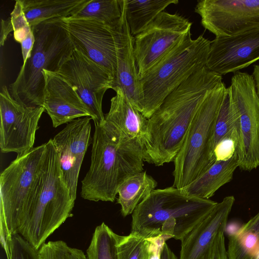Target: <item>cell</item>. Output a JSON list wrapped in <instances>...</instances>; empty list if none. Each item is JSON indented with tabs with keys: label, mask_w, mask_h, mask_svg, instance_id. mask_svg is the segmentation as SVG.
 Here are the masks:
<instances>
[{
	"label": "cell",
	"mask_w": 259,
	"mask_h": 259,
	"mask_svg": "<svg viewBox=\"0 0 259 259\" xmlns=\"http://www.w3.org/2000/svg\"><path fill=\"white\" fill-rule=\"evenodd\" d=\"M227 88L223 81L210 90L196 112L174 160L172 187L183 188L216 161L214 151L217 117Z\"/></svg>",
	"instance_id": "52a82bcc"
},
{
	"label": "cell",
	"mask_w": 259,
	"mask_h": 259,
	"mask_svg": "<svg viewBox=\"0 0 259 259\" xmlns=\"http://www.w3.org/2000/svg\"><path fill=\"white\" fill-rule=\"evenodd\" d=\"M195 11L215 37L230 36L259 27V0H201Z\"/></svg>",
	"instance_id": "5bb4252c"
},
{
	"label": "cell",
	"mask_w": 259,
	"mask_h": 259,
	"mask_svg": "<svg viewBox=\"0 0 259 259\" xmlns=\"http://www.w3.org/2000/svg\"><path fill=\"white\" fill-rule=\"evenodd\" d=\"M157 186V182L145 171L135 174L120 185L117 202L123 217L132 214L137 206Z\"/></svg>",
	"instance_id": "603a6c76"
},
{
	"label": "cell",
	"mask_w": 259,
	"mask_h": 259,
	"mask_svg": "<svg viewBox=\"0 0 259 259\" xmlns=\"http://www.w3.org/2000/svg\"><path fill=\"white\" fill-rule=\"evenodd\" d=\"M31 27L41 23L69 18L90 0H20Z\"/></svg>",
	"instance_id": "ffe728a7"
},
{
	"label": "cell",
	"mask_w": 259,
	"mask_h": 259,
	"mask_svg": "<svg viewBox=\"0 0 259 259\" xmlns=\"http://www.w3.org/2000/svg\"><path fill=\"white\" fill-rule=\"evenodd\" d=\"M120 237L104 223L97 226L87 250L88 259H119Z\"/></svg>",
	"instance_id": "4316f807"
},
{
	"label": "cell",
	"mask_w": 259,
	"mask_h": 259,
	"mask_svg": "<svg viewBox=\"0 0 259 259\" xmlns=\"http://www.w3.org/2000/svg\"><path fill=\"white\" fill-rule=\"evenodd\" d=\"M234 202L233 196L225 197L182 239L180 259H210L214 238L225 230Z\"/></svg>",
	"instance_id": "d6986e66"
},
{
	"label": "cell",
	"mask_w": 259,
	"mask_h": 259,
	"mask_svg": "<svg viewBox=\"0 0 259 259\" xmlns=\"http://www.w3.org/2000/svg\"><path fill=\"white\" fill-rule=\"evenodd\" d=\"M237 167L238 157L234 152L228 159L216 160L199 177L182 189L189 195L209 199L218 189L231 181Z\"/></svg>",
	"instance_id": "7402d4cb"
},
{
	"label": "cell",
	"mask_w": 259,
	"mask_h": 259,
	"mask_svg": "<svg viewBox=\"0 0 259 259\" xmlns=\"http://www.w3.org/2000/svg\"><path fill=\"white\" fill-rule=\"evenodd\" d=\"M122 15L121 0H90L69 18L91 19L116 29L120 25Z\"/></svg>",
	"instance_id": "484cf974"
},
{
	"label": "cell",
	"mask_w": 259,
	"mask_h": 259,
	"mask_svg": "<svg viewBox=\"0 0 259 259\" xmlns=\"http://www.w3.org/2000/svg\"><path fill=\"white\" fill-rule=\"evenodd\" d=\"M238 130L239 114L228 87L216 121L214 151L218 145L226 141H232L235 147L238 140Z\"/></svg>",
	"instance_id": "d4e9b609"
},
{
	"label": "cell",
	"mask_w": 259,
	"mask_h": 259,
	"mask_svg": "<svg viewBox=\"0 0 259 259\" xmlns=\"http://www.w3.org/2000/svg\"><path fill=\"white\" fill-rule=\"evenodd\" d=\"M122 15L116 29V71L112 89L120 91L131 103L142 113L139 75L134 52V37L132 35L125 14V0H121Z\"/></svg>",
	"instance_id": "ac0fdd59"
},
{
	"label": "cell",
	"mask_w": 259,
	"mask_h": 259,
	"mask_svg": "<svg viewBox=\"0 0 259 259\" xmlns=\"http://www.w3.org/2000/svg\"><path fill=\"white\" fill-rule=\"evenodd\" d=\"M245 232H251L259 236V211L248 222L242 225L237 234Z\"/></svg>",
	"instance_id": "e575fe53"
},
{
	"label": "cell",
	"mask_w": 259,
	"mask_h": 259,
	"mask_svg": "<svg viewBox=\"0 0 259 259\" xmlns=\"http://www.w3.org/2000/svg\"><path fill=\"white\" fill-rule=\"evenodd\" d=\"M217 203L189 195L182 188L155 189L132 214L131 233L145 238L163 235L181 241Z\"/></svg>",
	"instance_id": "3957f363"
},
{
	"label": "cell",
	"mask_w": 259,
	"mask_h": 259,
	"mask_svg": "<svg viewBox=\"0 0 259 259\" xmlns=\"http://www.w3.org/2000/svg\"><path fill=\"white\" fill-rule=\"evenodd\" d=\"M4 249L7 259H39L38 250L20 234L11 236Z\"/></svg>",
	"instance_id": "4dcf8cb0"
},
{
	"label": "cell",
	"mask_w": 259,
	"mask_h": 259,
	"mask_svg": "<svg viewBox=\"0 0 259 259\" xmlns=\"http://www.w3.org/2000/svg\"><path fill=\"white\" fill-rule=\"evenodd\" d=\"M150 242L142 236L131 233L121 236L118 244L119 259H150Z\"/></svg>",
	"instance_id": "f1b7e54d"
},
{
	"label": "cell",
	"mask_w": 259,
	"mask_h": 259,
	"mask_svg": "<svg viewBox=\"0 0 259 259\" xmlns=\"http://www.w3.org/2000/svg\"><path fill=\"white\" fill-rule=\"evenodd\" d=\"M46 149L45 143L17 156L1 174L0 235L3 248L19 234L30 208Z\"/></svg>",
	"instance_id": "ba28073f"
},
{
	"label": "cell",
	"mask_w": 259,
	"mask_h": 259,
	"mask_svg": "<svg viewBox=\"0 0 259 259\" xmlns=\"http://www.w3.org/2000/svg\"><path fill=\"white\" fill-rule=\"evenodd\" d=\"M46 149L31 204L19 233L39 250L47 239L73 215L75 200L64 181L52 139Z\"/></svg>",
	"instance_id": "277c9868"
},
{
	"label": "cell",
	"mask_w": 259,
	"mask_h": 259,
	"mask_svg": "<svg viewBox=\"0 0 259 259\" xmlns=\"http://www.w3.org/2000/svg\"><path fill=\"white\" fill-rule=\"evenodd\" d=\"M105 119L143 144L148 119L131 103L120 91H116V95L111 99L110 109L105 115Z\"/></svg>",
	"instance_id": "44dd1931"
},
{
	"label": "cell",
	"mask_w": 259,
	"mask_h": 259,
	"mask_svg": "<svg viewBox=\"0 0 259 259\" xmlns=\"http://www.w3.org/2000/svg\"><path fill=\"white\" fill-rule=\"evenodd\" d=\"M225 231H219L212 244L210 259H228L225 246Z\"/></svg>",
	"instance_id": "d6a6232c"
},
{
	"label": "cell",
	"mask_w": 259,
	"mask_h": 259,
	"mask_svg": "<svg viewBox=\"0 0 259 259\" xmlns=\"http://www.w3.org/2000/svg\"><path fill=\"white\" fill-rule=\"evenodd\" d=\"M239 114L235 147L238 167L250 171L259 166V100L252 75L234 73L229 87Z\"/></svg>",
	"instance_id": "9c48e42d"
},
{
	"label": "cell",
	"mask_w": 259,
	"mask_h": 259,
	"mask_svg": "<svg viewBox=\"0 0 259 259\" xmlns=\"http://www.w3.org/2000/svg\"><path fill=\"white\" fill-rule=\"evenodd\" d=\"M39 259H87L82 250L62 240L45 243L38 250Z\"/></svg>",
	"instance_id": "f546056e"
},
{
	"label": "cell",
	"mask_w": 259,
	"mask_h": 259,
	"mask_svg": "<svg viewBox=\"0 0 259 259\" xmlns=\"http://www.w3.org/2000/svg\"><path fill=\"white\" fill-rule=\"evenodd\" d=\"M252 75L254 81L256 94L259 100V63L254 66Z\"/></svg>",
	"instance_id": "74e56055"
},
{
	"label": "cell",
	"mask_w": 259,
	"mask_h": 259,
	"mask_svg": "<svg viewBox=\"0 0 259 259\" xmlns=\"http://www.w3.org/2000/svg\"><path fill=\"white\" fill-rule=\"evenodd\" d=\"M32 28L35 42L31 55L23 64L9 91L18 102L27 106H42L45 87L43 70L58 72L71 55L74 46L67 32L57 21Z\"/></svg>",
	"instance_id": "5b68a950"
},
{
	"label": "cell",
	"mask_w": 259,
	"mask_h": 259,
	"mask_svg": "<svg viewBox=\"0 0 259 259\" xmlns=\"http://www.w3.org/2000/svg\"><path fill=\"white\" fill-rule=\"evenodd\" d=\"M222 81V75L205 66L165 98L148 119L143 141L145 162L160 166L174 161L203 100Z\"/></svg>",
	"instance_id": "6da1fadb"
},
{
	"label": "cell",
	"mask_w": 259,
	"mask_h": 259,
	"mask_svg": "<svg viewBox=\"0 0 259 259\" xmlns=\"http://www.w3.org/2000/svg\"><path fill=\"white\" fill-rule=\"evenodd\" d=\"M241 226H239L235 223L230 224L226 226L225 230L227 231L229 236L234 235L237 234Z\"/></svg>",
	"instance_id": "f35d334b"
},
{
	"label": "cell",
	"mask_w": 259,
	"mask_h": 259,
	"mask_svg": "<svg viewBox=\"0 0 259 259\" xmlns=\"http://www.w3.org/2000/svg\"><path fill=\"white\" fill-rule=\"evenodd\" d=\"M12 31L13 32V27L11 18L7 19H2L1 21V35L0 45L3 46L6 41L8 35Z\"/></svg>",
	"instance_id": "d590c367"
},
{
	"label": "cell",
	"mask_w": 259,
	"mask_h": 259,
	"mask_svg": "<svg viewBox=\"0 0 259 259\" xmlns=\"http://www.w3.org/2000/svg\"><path fill=\"white\" fill-rule=\"evenodd\" d=\"M211 41L190 31L157 63L139 76L142 114L147 119L165 98L192 74L206 66Z\"/></svg>",
	"instance_id": "8992f818"
},
{
	"label": "cell",
	"mask_w": 259,
	"mask_h": 259,
	"mask_svg": "<svg viewBox=\"0 0 259 259\" xmlns=\"http://www.w3.org/2000/svg\"><path fill=\"white\" fill-rule=\"evenodd\" d=\"M91 119L90 116L74 119L52 139L64 181L74 200L81 165L89 145Z\"/></svg>",
	"instance_id": "2e32d148"
},
{
	"label": "cell",
	"mask_w": 259,
	"mask_h": 259,
	"mask_svg": "<svg viewBox=\"0 0 259 259\" xmlns=\"http://www.w3.org/2000/svg\"><path fill=\"white\" fill-rule=\"evenodd\" d=\"M45 87L42 107L57 127L91 114L70 84L58 72L43 70Z\"/></svg>",
	"instance_id": "e0dca14e"
},
{
	"label": "cell",
	"mask_w": 259,
	"mask_h": 259,
	"mask_svg": "<svg viewBox=\"0 0 259 259\" xmlns=\"http://www.w3.org/2000/svg\"><path fill=\"white\" fill-rule=\"evenodd\" d=\"M192 23L178 14L163 11L134 37V52L139 76L169 53L190 31Z\"/></svg>",
	"instance_id": "30bf717a"
},
{
	"label": "cell",
	"mask_w": 259,
	"mask_h": 259,
	"mask_svg": "<svg viewBox=\"0 0 259 259\" xmlns=\"http://www.w3.org/2000/svg\"><path fill=\"white\" fill-rule=\"evenodd\" d=\"M58 73L73 87L89 109L94 123L105 120L102 100L113 78L104 68L74 49Z\"/></svg>",
	"instance_id": "7c38bea8"
},
{
	"label": "cell",
	"mask_w": 259,
	"mask_h": 259,
	"mask_svg": "<svg viewBox=\"0 0 259 259\" xmlns=\"http://www.w3.org/2000/svg\"><path fill=\"white\" fill-rule=\"evenodd\" d=\"M45 110L42 106H27L19 103L3 85L0 92L1 151L19 156L33 148L38 122Z\"/></svg>",
	"instance_id": "8fae6325"
},
{
	"label": "cell",
	"mask_w": 259,
	"mask_h": 259,
	"mask_svg": "<svg viewBox=\"0 0 259 259\" xmlns=\"http://www.w3.org/2000/svg\"><path fill=\"white\" fill-rule=\"evenodd\" d=\"M67 32L75 49L107 70L116 71V28L91 19L67 18L55 21Z\"/></svg>",
	"instance_id": "4fadbf2b"
},
{
	"label": "cell",
	"mask_w": 259,
	"mask_h": 259,
	"mask_svg": "<svg viewBox=\"0 0 259 259\" xmlns=\"http://www.w3.org/2000/svg\"><path fill=\"white\" fill-rule=\"evenodd\" d=\"M178 0H125V14L133 36L143 31L165 9Z\"/></svg>",
	"instance_id": "cb8c5ba5"
},
{
	"label": "cell",
	"mask_w": 259,
	"mask_h": 259,
	"mask_svg": "<svg viewBox=\"0 0 259 259\" xmlns=\"http://www.w3.org/2000/svg\"><path fill=\"white\" fill-rule=\"evenodd\" d=\"M142 143L106 120L95 123L91 162L81 182L80 196L93 201L114 202L120 185L144 171Z\"/></svg>",
	"instance_id": "7a4b0ae2"
},
{
	"label": "cell",
	"mask_w": 259,
	"mask_h": 259,
	"mask_svg": "<svg viewBox=\"0 0 259 259\" xmlns=\"http://www.w3.org/2000/svg\"><path fill=\"white\" fill-rule=\"evenodd\" d=\"M226 251L228 259H253L259 253V236L251 232L229 236Z\"/></svg>",
	"instance_id": "83f0119b"
},
{
	"label": "cell",
	"mask_w": 259,
	"mask_h": 259,
	"mask_svg": "<svg viewBox=\"0 0 259 259\" xmlns=\"http://www.w3.org/2000/svg\"><path fill=\"white\" fill-rule=\"evenodd\" d=\"M259 60V27L210 42L206 68L222 76Z\"/></svg>",
	"instance_id": "9a60e30c"
},
{
	"label": "cell",
	"mask_w": 259,
	"mask_h": 259,
	"mask_svg": "<svg viewBox=\"0 0 259 259\" xmlns=\"http://www.w3.org/2000/svg\"><path fill=\"white\" fill-rule=\"evenodd\" d=\"M35 42V37L33 31L21 43V52L23 63L30 57Z\"/></svg>",
	"instance_id": "836d02e7"
},
{
	"label": "cell",
	"mask_w": 259,
	"mask_h": 259,
	"mask_svg": "<svg viewBox=\"0 0 259 259\" xmlns=\"http://www.w3.org/2000/svg\"><path fill=\"white\" fill-rule=\"evenodd\" d=\"M161 259H178L174 253L170 250L168 245L164 244L161 255Z\"/></svg>",
	"instance_id": "8d00e7d4"
},
{
	"label": "cell",
	"mask_w": 259,
	"mask_h": 259,
	"mask_svg": "<svg viewBox=\"0 0 259 259\" xmlns=\"http://www.w3.org/2000/svg\"><path fill=\"white\" fill-rule=\"evenodd\" d=\"M10 18L13 27L14 39L20 44L32 32V28L24 14L20 0L15 2Z\"/></svg>",
	"instance_id": "1f68e13d"
}]
</instances>
